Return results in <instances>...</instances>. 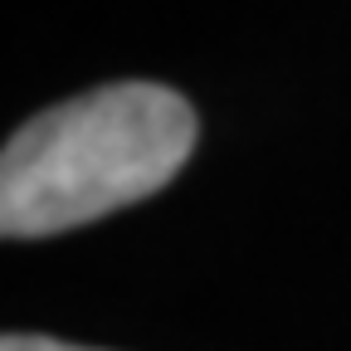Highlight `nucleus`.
<instances>
[{
    "label": "nucleus",
    "instance_id": "nucleus-1",
    "mask_svg": "<svg viewBox=\"0 0 351 351\" xmlns=\"http://www.w3.org/2000/svg\"><path fill=\"white\" fill-rule=\"evenodd\" d=\"M195 147L191 103L161 83H108L29 117L0 156L5 239H49L176 181Z\"/></svg>",
    "mask_w": 351,
    "mask_h": 351
},
{
    "label": "nucleus",
    "instance_id": "nucleus-2",
    "mask_svg": "<svg viewBox=\"0 0 351 351\" xmlns=\"http://www.w3.org/2000/svg\"><path fill=\"white\" fill-rule=\"evenodd\" d=\"M0 351H93V346H73V341H54V337H34V332H5Z\"/></svg>",
    "mask_w": 351,
    "mask_h": 351
}]
</instances>
